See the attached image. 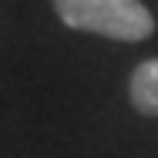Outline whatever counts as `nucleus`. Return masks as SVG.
Here are the masks:
<instances>
[{
  "instance_id": "nucleus-1",
  "label": "nucleus",
  "mask_w": 158,
  "mask_h": 158,
  "mask_svg": "<svg viewBox=\"0 0 158 158\" xmlns=\"http://www.w3.org/2000/svg\"><path fill=\"white\" fill-rule=\"evenodd\" d=\"M54 10L71 31L101 34L111 40H148L155 17L141 0H54Z\"/></svg>"
},
{
  "instance_id": "nucleus-2",
  "label": "nucleus",
  "mask_w": 158,
  "mask_h": 158,
  "mask_svg": "<svg viewBox=\"0 0 158 158\" xmlns=\"http://www.w3.org/2000/svg\"><path fill=\"white\" fill-rule=\"evenodd\" d=\"M128 98H131L138 114L158 118V57H148V61H141L131 71Z\"/></svg>"
}]
</instances>
